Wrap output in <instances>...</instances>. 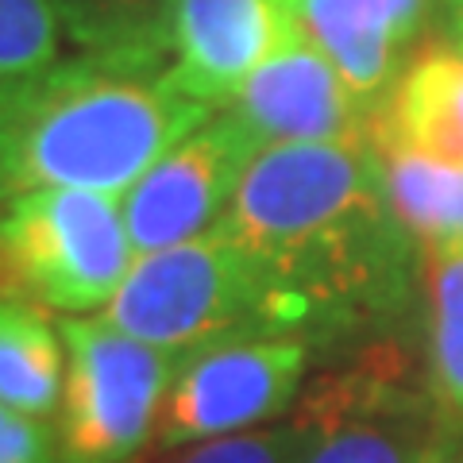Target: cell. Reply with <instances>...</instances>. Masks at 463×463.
Instances as JSON below:
<instances>
[{"label":"cell","instance_id":"6da1fadb","mask_svg":"<svg viewBox=\"0 0 463 463\" xmlns=\"http://www.w3.org/2000/svg\"><path fill=\"white\" fill-rule=\"evenodd\" d=\"M216 232L270 282L289 336L309 344L386 321L410 298L413 240L371 136L263 147Z\"/></svg>","mask_w":463,"mask_h":463},{"label":"cell","instance_id":"7a4b0ae2","mask_svg":"<svg viewBox=\"0 0 463 463\" xmlns=\"http://www.w3.org/2000/svg\"><path fill=\"white\" fill-rule=\"evenodd\" d=\"M209 116L170 90L155 58L78 54L0 78V209L39 190L124 197Z\"/></svg>","mask_w":463,"mask_h":463},{"label":"cell","instance_id":"3957f363","mask_svg":"<svg viewBox=\"0 0 463 463\" xmlns=\"http://www.w3.org/2000/svg\"><path fill=\"white\" fill-rule=\"evenodd\" d=\"M100 317L174 355L240 336H289L270 282L216 228L174 248L136 255Z\"/></svg>","mask_w":463,"mask_h":463},{"label":"cell","instance_id":"277c9868","mask_svg":"<svg viewBox=\"0 0 463 463\" xmlns=\"http://www.w3.org/2000/svg\"><path fill=\"white\" fill-rule=\"evenodd\" d=\"M136 263L120 197L39 190L0 209V298L39 309H105Z\"/></svg>","mask_w":463,"mask_h":463},{"label":"cell","instance_id":"5b68a950","mask_svg":"<svg viewBox=\"0 0 463 463\" xmlns=\"http://www.w3.org/2000/svg\"><path fill=\"white\" fill-rule=\"evenodd\" d=\"M58 332L66 344L58 463H132L155 437L182 355L128 336L105 317H66Z\"/></svg>","mask_w":463,"mask_h":463},{"label":"cell","instance_id":"8992f818","mask_svg":"<svg viewBox=\"0 0 463 463\" xmlns=\"http://www.w3.org/2000/svg\"><path fill=\"white\" fill-rule=\"evenodd\" d=\"M432 405L394 359L321 371L294 405V463H432L444 440Z\"/></svg>","mask_w":463,"mask_h":463},{"label":"cell","instance_id":"52a82bcc","mask_svg":"<svg viewBox=\"0 0 463 463\" xmlns=\"http://www.w3.org/2000/svg\"><path fill=\"white\" fill-rule=\"evenodd\" d=\"M313 344L301 336H240L182 355L155 421V444L178 452L282 417L306 386Z\"/></svg>","mask_w":463,"mask_h":463},{"label":"cell","instance_id":"ba28073f","mask_svg":"<svg viewBox=\"0 0 463 463\" xmlns=\"http://www.w3.org/2000/svg\"><path fill=\"white\" fill-rule=\"evenodd\" d=\"M263 151L224 109L155 158L120 197V213L136 255L197 240L221 224L251 158Z\"/></svg>","mask_w":463,"mask_h":463},{"label":"cell","instance_id":"9c48e42d","mask_svg":"<svg viewBox=\"0 0 463 463\" xmlns=\"http://www.w3.org/2000/svg\"><path fill=\"white\" fill-rule=\"evenodd\" d=\"M298 35V0H170L166 85L221 112Z\"/></svg>","mask_w":463,"mask_h":463},{"label":"cell","instance_id":"30bf717a","mask_svg":"<svg viewBox=\"0 0 463 463\" xmlns=\"http://www.w3.org/2000/svg\"><path fill=\"white\" fill-rule=\"evenodd\" d=\"M224 112L248 128L259 147L347 143L367 139L374 128V116L347 90L340 70L301 32L243 81Z\"/></svg>","mask_w":463,"mask_h":463},{"label":"cell","instance_id":"8fae6325","mask_svg":"<svg viewBox=\"0 0 463 463\" xmlns=\"http://www.w3.org/2000/svg\"><path fill=\"white\" fill-rule=\"evenodd\" d=\"M374 128L429 158L463 166V51H425L402 70Z\"/></svg>","mask_w":463,"mask_h":463},{"label":"cell","instance_id":"7c38bea8","mask_svg":"<svg viewBox=\"0 0 463 463\" xmlns=\"http://www.w3.org/2000/svg\"><path fill=\"white\" fill-rule=\"evenodd\" d=\"M383 190L398 224L421 251L463 248V166L440 163L371 128Z\"/></svg>","mask_w":463,"mask_h":463},{"label":"cell","instance_id":"4fadbf2b","mask_svg":"<svg viewBox=\"0 0 463 463\" xmlns=\"http://www.w3.org/2000/svg\"><path fill=\"white\" fill-rule=\"evenodd\" d=\"M66 386V344L47 309L0 298V402L32 417H54Z\"/></svg>","mask_w":463,"mask_h":463},{"label":"cell","instance_id":"5bb4252c","mask_svg":"<svg viewBox=\"0 0 463 463\" xmlns=\"http://www.w3.org/2000/svg\"><path fill=\"white\" fill-rule=\"evenodd\" d=\"M429 282V394L463 425V248L425 251Z\"/></svg>","mask_w":463,"mask_h":463},{"label":"cell","instance_id":"9a60e30c","mask_svg":"<svg viewBox=\"0 0 463 463\" xmlns=\"http://www.w3.org/2000/svg\"><path fill=\"white\" fill-rule=\"evenodd\" d=\"M81 54H132L166 66L170 0H47Z\"/></svg>","mask_w":463,"mask_h":463},{"label":"cell","instance_id":"2e32d148","mask_svg":"<svg viewBox=\"0 0 463 463\" xmlns=\"http://www.w3.org/2000/svg\"><path fill=\"white\" fill-rule=\"evenodd\" d=\"M66 43L74 39L47 0H0V78L58 62Z\"/></svg>","mask_w":463,"mask_h":463},{"label":"cell","instance_id":"e0dca14e","mask_svg":"<svg viewBox=\"0 0 463 463\" xmlns=\"http://www.w3.org/2000/svg\"><path fill=\"white\" fill-rule=\"evenodd\" d=\"M294 425H259L182 448L170 463H294Z\"/></svg>","mask_w":463,"mask_h":463},{"label":"cell","instance_id":"ac0fdd59","mask_svg":"<svg viewBox=\"0 0 463 463\" xmlns=\"http://www.w3.org/2000/svg\"><path fill=\"white\" fill-rule=\"evenodd\" d=\"M0 463H58V437L43 417L0 402Z\"/></svg>","mask_w":463,"mask_h":463},{"label":"cell","instance_id":"d6986e66","mask_svg":"<svg viewBox=\"0 0 463 463\" xmlns=\"http://www.w3.org/2000/svg\"><path fill=\"white\" fill-rule=\"evenodd\" d=\"M371 5L379 12H386L410 39H417V27L425 20V0H371Z\"/></svg>","mask_w":463,"mask_h":463},{"label":"cell","instance_id":"ffe728a7","mask_svg":"<svg viewBox=\"0 0 463 463\" xmlns=\"http://www.w3.org/2000/svg\"><path fill=\"white\" fill-rule=\"evenodd\" d=\"M432 463H463V444H456V437H448L444 432V440L437 448V459Z\"/></svg>","mask_w":463,"mask_h":463},{"label":"cell","instance_id":"44dd1931","mask_svg":"<svg viewBox=\"0 0 463 463\" xmlns=\"http://www.w3.org/2000/svg\"><path fill=\"white\" fill-rule=\"evenodd\" d=\"M456 35H459V51H463V12H459V24H456Z\"/></svg>","mask_w":463,"mask_h":463},{"label":"cell","instance_id":"7402d4cb","mask_svg":"<svg viewBox=\"0 0 463 463\" xmlns=\"http://www.w3.org/2000/svg\"><path fill=\"white\" fill-rule=\"evenodd\" d=\"M452 5H459V8H463V0H452Z\"/></svg>","mask_w":463,"mask_h":463}]
</instances>
